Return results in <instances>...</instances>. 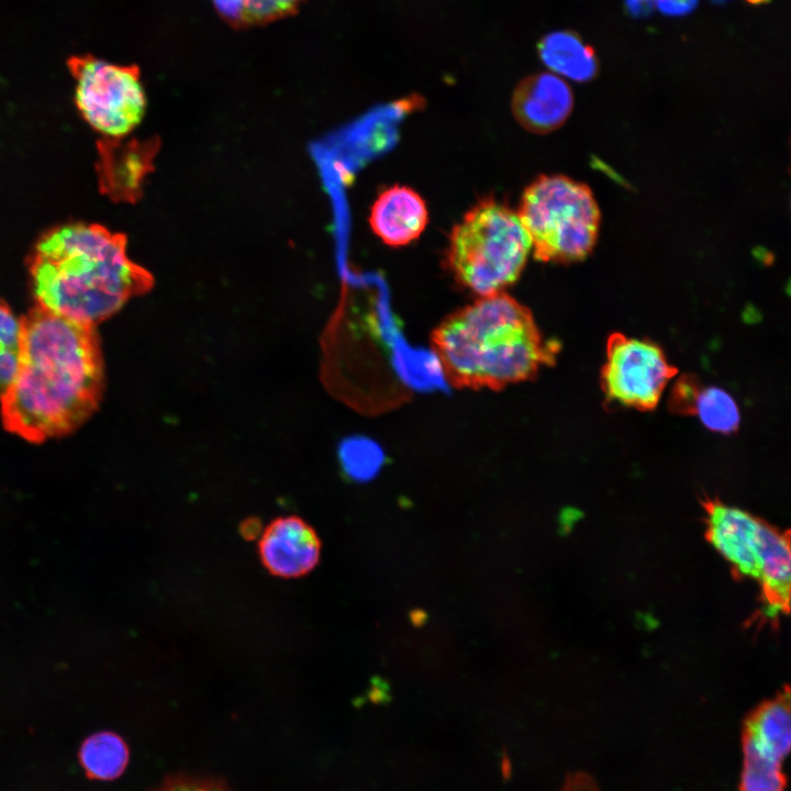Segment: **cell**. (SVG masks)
Instances as JSON below:
<instances>
[{
    "label": "cell",
    "mask_w": 791,
    "mask_h": 791,
    "mask_svg": "<svg viewBox=\"0 0 791 791\" xmlns=\"http://www.w3.org/2000/svg\"><path fill=\"white\" fill-rule=\"evenodd\" d=\"M97 172L100 190L115 202L140 200L144 182L154 170L160 147L158 137L107 138L98 144Z\"/></svg>",
    "instance_id": "cell-9"
},
{
    "label": "cell",
    "mask_w": 791,
    "mask_h": 791,
    "mask_svg": "<svg viewBox=\"0 0 791 791\" xmlns=\"http://www.w3.org/2000/svg\"><path fill=\"white\" fill-rule=\"evenodd\" d=\"M428 210L423 198L406 186H392L374 202L369 224L387 245L399 247L415 241L425 230Z\"/></svg>",
    "instance_id": "cell-12"
},
{
    "label": "cell",
    "mask_w": 791,
    "mask_h": 791,
    "mask_svg": "<svg viewBox=\"0 0 791 791\" xmlns=\"http://www.w3.org/2000/svg\"><path fill=\"white\" fill-rule=\"evenodd\" d=\"M432 348L455 387L497 390L534 378L555 359L530 309L504 291L479 297L445 317Z\"/></svg>",
    "instance_id": "cell-3"
},
{
    "label": "cell",
    "mask_w": 791,
    "mask_h": 791,
    "mask_svg": "<svg viewBox=\"0 0 791 791\" xmlns=\"http://www.w3.org/2000/svg\"><path fill=\"white\" fill-rule=\"evenodd\" d=\"M124 234L94 223L46 231L27 258L37 305L96 325L153 286L152 275L127 255Z\"/></svg>",
    "instance_id": "cell-2"
},
{
    "label": "cell",
    "mask_w": 791,
    "mask_h": 791,
    "mask_svg": "<svg viewBox=\"0 0 791 791\" xmlns=\"http://www.w3.org/2000/svg\"><path fill=\"white\" fill-rule=\"evenodd\" d=\"M303 0H212L227 22L236 26L260 25L292 14Z\"/></svg>",
    "instance_id": "cell-17"
},
{
    "label": "cell",
    "mask_w": 791,
    "mask_h": 791,
    "mask_svg": "<svg viewBox=\"0 0 791 791\" xmlns=\"http://www.w3.org/2000/svg\"><path fill=\"white\" fill-rule=\"evenodd\" d=\"M531 249L517 213L488 199L453 227L446 257L455 279L484 297L503 291L519 279Z\"/></svg>",
    "instance_id": "cell-4"
},
{
    "label": "cell",
    "mask_w": 791,
    "mask_h": 791,
    "mask_svg": "<svg viewBox=\"0 0 791 791\" xmlns=\"http://www.w3.org/2000/svg\"><path fill=\"white\" fill-rule=\"evenodd\" d=\"M155 791H229V789L213 779L177 776L168 778Z\"/></svg>",
    "instance_id": "cell-20"
},
{
    "label": "cell",
    "mask_w": 791,
    "mask_h": 791,
    "mask_svg": "<svg viewBox=\"0 0 791 791\" xmlns=\"http://www.w3.org/2000/svg\"><path fill=\"white\" fill-rule=\"evenodd\" d=\"M67 65L76 82V107L92 129L107 138H121L141 123L146 96L138 67L92 55L71 56Z\"/></svg>",
    "instance_id": "cell-7"
},
{
    "label": "cell",
    "mask_w": 791,
    "mask_h": 791,
    "mask_svg": "<svg viewBox=\"0 0 791 791\" xmlns=\"http://www.w3.org/2000/svg\"><path fill=\"white\" fill-rule=\"evenodd\" d=\"M20 361L1 397L8 431L40 443L77 428L96 410L103 365L93 325L41 307L22 319Z\"/></svg>",
    "instance_id": "cell-1"
},
{
    "label": "cell",
    "mask_w": 791,
    "mask_h": 791,
    "mask_svg": "<svg viewBox=\"0 0 791 791\" xmlns=\"http://www.w3.org/2000/svg\"><path fill=\"white\" fill-rule=\"evenodd\" d=\"M258 553L274 576L298 578L312 571L321 556V541L311 525L299 516L274 520L261 532Z\"/></svg>",
    "instance_id": "cell-10"
},
{
    "label": "cell",
    "mask_w": 791,
    "mask_h": 791,
    "mask_svg": "<svg viewBox=\"0 0 791 791\" xmlns=\"http://www.w3.org/2000/svg\"><path fill=\"white\" fill-rule=\"evenodd\" d=\"M22 320L0 300V396L12 382L20 361Z\"/></svg>",
    "instance_id": "cell-19"
},
{
    "label": "cell",
    "mask_w": 791,
    "mask_h": 791,
    "mask_svg": "<svg viewBox=\"0 0 791 791\" xmlns=\"http://www.w3.org/2000/svg\"><path fill=\"white\" fill-rule=\"evenodd\" d=\"M743 737L760 750L783 761L791 742L790 691L786 686L775 698L751 711L743 726Z\"/></svg>",
    "instance_id": "cell-14"
},
{
    "label": "cell",
    "mask_w": 791,
    "mask_h": 791,
    "mask_svg": "<svg viewBox=\"0 0 791 791\" xmlns=\"http://www.w3.org/2000/svg\"><path fill=\"white\" fill-rule=\"evenodd\" d=\"M79 758L89 778L113 780L124 771L129 761V749L118 734L100 732L82 743Z\"/></svg>",
    "instance_id": "cell-16"
},
{
    "label": "cell",
    "mask_w": 791,
    "mask_h": 791,
    "mask_svg": "<svg viewBox=\"0 0 791 791\" xmlns=\"http://www.w3.org/2000/svg\"><path fill=\"white\" fill-rule=\"evenodd\" d=\"M678 374L659 345L614 332L609 335L600 385L609 402L638 411L654 410Z\"/></svg>",
    "instance_id": "cell-8"
},
{
    "label": "cell",
    "mask_w": 791,
    "mask_h": 791,
    "mask_svg": "<svg viewBox=\"0 0 791 791\" xmlns=\"http://www.w3.org/2000/svg\"><path fill=\"white\" fill-rule=\"evenodd\" d=\"M744 762L739 791H784L787 777L782 762L761 751L753 742L742 736Z\"/></svg>",
    "instance_id": "cell-18"
},
{
    "label": "cell",
    "mask_w": 791,
    "mask_h": 791,
    "mask_svg": "<svg viewBox=\"0 0 791 791\" xmlns=\"http://www.w3.org/2000/svg\"><path fill=\"white\" fill-rule=\"evenodd\" d=\"M705 536L731 565L737 578L757 581L764 616L789 613L790 536L747 511L706 498Z\"/></svg>",
    "instance_id": "cell-5"
},
{
    "label": "cell",
    "mask_w": 791,
    "mask_h": 791,
    "mask_svg": "<svg viewBox=\"0 0 791 791\" xmlns=\"http://www.w3.org/2000/svg\"><path fill=\"white\" fill-rule=\"evenodd\" d=\"M517 216L534 257L546 263L583 259L595 245L600 211L588 186L566 176H541L521 197Z\"/></svg>",
    "instance_id": "cell-6"
},
{
    "label": "cell",
    "mask_w": 791,
    "mask_h": 791,
    "mask_svg": "<svg viewBox=\"0 0 791 791\" xmlns=\"http://www.w3.org/2000/svg\"><path fill=\"white\" fill-rule=\"evenodd\" d=\"M538 55L550 73L575 81L591 80L599 63L593 48L571 31H555L538 43Z\"/></svg>",
    "instance_id": "cell-15"
},
{
    "label": "cell",
    "mask_w": 791,
    "mask_h": 791,
    "mask_svg": "<svg viewBox=\"0 0 791 791\" xmlns=\"http://www.w3.org/2000/svg\"><path fill=\"white\" fill-rule=\"evenodd\" d=\"M261 532V524L257 520H247L241 526L243 537L248 541L257 538Z\"/></svg>",
    "instance_id": "cell-23"
},
{
    "label": "cell",
    "mask_w": 791,
    "mask_h": 791,
    "mask_svg": "<svg viewBox=\"0 0 791 791\" xmlns=\"http://www.w3.org/2000/svg\"><path fill=\"white\" fill-rule=\"evenodd\" d=\"M747 1L750 2V3H756V4H758V3H764V2H766V1H768V0H747Z\"/></svg>",
    "instance_id": "cell-24"
},
{
    "label": "cell",
    "mask_w": 791,
    "mask_h": 791,
    "mask_svg": "<svg viewBox=\"0 0 791 791\" xmlns=\"http://www.w3.org/2000/svg\"><path fill=\"white\" fill-rule=\"evenodd\" d=\"M653 2L654 0H626V5L632 15L639 16L650 12Z\"/></svg>",
    "instance_id": "cell-22"
},
{
    "label": "cell",
    "mask_w": 791,
    "mask_h": 791,
    "mask_svg": "<svg viewBox=\"0 0 791 791\" xmlns=\"http://www.w3.org/2000/svg\"><path fill=\"white\" fill-rule=\"evenodd\" d=\"M659 10L669 15H682L690 12L697 0H655Z\"/></svg>",
    "instance_id": "cell-21"
},
{
    "label": "cell",
    "mask_w": 791,
    "mask_h": 791,
    "mask_svg": "<svg viewBox=\"0 0 791 791\" xmlns=\"http://www.w3.org/2000/svg\"><path fill=\"white\" fill-rule=\"evenodd\" d=\"M572 105L569 85L553 73H539L522 80L511 101L519 124L541 134L561 126L570 115Z\"/></svg>",
    "instance_id": "cell-11"
},
{
    "label": "cell",
    "mask_w": 791,
    "mask_h": 791,
    "mask_svg": "<svg viewBox=\"0 0 791 791\" xmlns=\"http://www.w3.org/2000/svg\"><path fill=\"white\" fill-rule=\"evenodd\" d=\"M668 406L676 414L697 416L713 432L732 434L739 427L740 413L733 397L722 388L704 385L694 375H682L675 381Z\"/></svg>",
    "instance_id": "cell-13"
}]
</instances>
